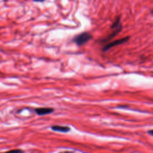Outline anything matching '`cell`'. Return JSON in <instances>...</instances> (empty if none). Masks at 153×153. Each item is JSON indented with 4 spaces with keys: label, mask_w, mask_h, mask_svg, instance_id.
<instances>
[{
    "label": "cell",
    "mask_w": 153,
    "mask_h": 153,
    "mask_svg": "<svg viewBox=\"0 0 153 153\" xmlns=\"http://www.w3.org/2000/svg\"><path fill=\"white\" fill-rule=\"evenodd\" d=\"M147 132H148V133L149 134H150L151 136H152V134H153V130H148Z\"/></svg>",
    "instance_id": "8"
},
{
    "label": "cell",
    "mask_w": 153,
    "mask_h": 153,
    "mask_svg": "<svg viewBox=\"0 0 153 153\" xmlns=\"http://www.w3.org/2000/svg\"><path fill=\"white\" fill-rule=\"evenodd\" d=\"M36 114L38 115H44L50 114L54 112V109L52 108H39L35 109Z\"/></svg>",
    "instance_id": "4"
},
{
    "label": "cell",
    "mask_w": 153,
    "mask_h": 153,
    "mask_svg": "<svg viewBox=\"0 0 153 153\" xmlns=\"http://www.w3.org/2000/svg\"><path fill=\"white\" fill-rule=\"evenodd\" d=\"M120 21H121V18H120V16H117V17L115 18V19L114 22H113L112 25H111V29H115V28L118 27L119 26L121 25Z\"/></svg>",
    "instance_id": "6"
},
{
    "label": "cell",
    "mask_w": 153,
    "mask_h": 153,
    "mask_svg": "<svg viewBox=\"0 0 153 153\" xmlns=\"http://www.w3.org/2000/svg\"><path fill=\"white\" fill-rule=\"evenodd\" d=\"M51 129L55 131H59L62 133H67L71 130V128L68 126L55 125L51 127Z\"/></svg>",
    "instance_id": "5"
},
{
    "label": "cell",
    "mask_w": 153,
    "mask_h": 153,
    "mask_svg": "<svg viewBox=\"0 0 153 153\" xmlns=\"http://www.w3.org/2000/svg\"><path fill=\"white\" fill-rule=\"evenodd\" d=\"M117 108H123V109H124V108H128V106H117Z\"/></svg>",
    "instance_id": "7"
},
{
    "label": "cell",
    "mask_w": 153,
    "mask_h": 153,
    "mask_svg": "<svg viewBox=\"0 0 153 153\" xmlns=\"http://www.w3.org/2000/svg\"><path fill=\"white\" fill-rule=\"evenodd\" d=\"M122 25H120L118 27L115 28V29H113L112 31L108 35H107L106 37H105L104 38H102L101 39L99 40V42L100 43H102V44H104V43H106V42L110 41L111 39H112L113 38H114L115 36H116L122 30Z\"/></svg>",
    "instance_id": "3"
},
{
    "label": "cell",
    "mask_w": 153,
    "mask_h": 153,
    "mask_svg": "<svg viewBox=\"0 0 153 153\" xmlns=\"http://www.w3.org/2000/svg\"><path fill=\"white\" fill-rule=\"evenodd\" d=\"M130 39V36H127L124 38H122L121 39H116L115 41H113L112 42H108L107 44H106L102 48V51L105 52L106 51H108V50H109L110 48L115 47V46H117L121 44H123L126 42H127Z\"/></svg>",
    "instance_id": "2"
},
{
    "label": "cell",
    "mask_w": 153,
    "mask_h": 153,
    "mask_svg": "<svg viewBox=\"0 0 153 153\" xmlns=\"http://www.w3.org/2000/svg\"><path fill=\"white\" fill-rule=\"evenodd\" d=\"M34 2H43L45 0H33Z\"/></svg>",
    "instance_id": "9"
},
{
    "label": "cell",
    "mask_w": 153,
    "mask_h": 153,
    "mask_svg": "<svg viewBox=\"0 0 153 153\" xmlns=\"http://www.w3.org/2000/svg\"><path fill=\"white\" fill-rule=\"evenodd\" d=\"M11 152H23V151L20 150V149H17V150H13V151H11Z\"/></svg>",
    "instance_id": "10"
},
{
    "label": "cell",
    "mask_w": 153,
    "mask_h": 153,
    "mask_svg": "<svg viewBox=\"0 0 153 153\" xmlns=\"http://www.w3.org/2000/svg\"><path fill=\"white\" fill-rule=\"evenodd\" d=\"M91 38H92V35L90 33L87 32H84L77 35H75L73 38L72 41L74 42L77 45L81 46L86 44Z\"/></svg>",
    "instance_id": "1"
}]
</instances>
